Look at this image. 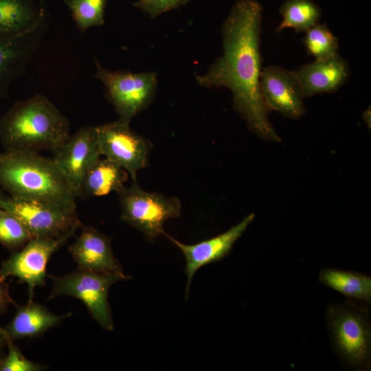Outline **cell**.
<instances>
[{"label": "cell", "mask_w": 371, "mask_h": 371, "mask_svg": "<svg viewBox=\"0 0 371 371\" xmlns=\"http://www.w3.org/2000/svg\"><path fill=\"white\" fill-rule=\"evenodd\" d=\"M262 19L259 1L237 0L223 25L222 56L206 72L197 74L196 80L202 87L229 89L233 108L248 128L264 140L279 142L260 90Z\"/></svg>", "instance_id": "obj_1"}, {"label": "cell", "mask_w": 371, "mask_h": 371, "mask_svg": "<svg viewBox=\"0 0 371 371\" xmlns=\"http://www.w3.org/2000/svg\"><path fill=\"white\" fill-rule=\"evenodd\" d=\"M0 188L13 198L76 208V197L53 159L36 152L0 153Z\"/></svg>", "instance_id": "obj_2"}, {"label": "cell", "mask_w": 371, "mask_h": 371, "mask_svg": "<svg viewBox=\"0 0 371 371\" xmlns=\"http://www.w3.org/2000/svg\"><path fill=\"white\" fill-rule=\"evenodd\" d=\"M67 118L45 96L18 101L0 120V142L5 150L54 151L70 135Z\"/></svg>", "instance_id": "obj_3"}, {"label": "cell", "mask_w": 371, "mask_h": 371, "mask_svg": "<svg viewBox=\"0 0 371 371\" xmlns=\"http://www.w3.org/2000/svg\"><path fill=\"white\" fill-rule=\"evenodd\" d=\"M368 311L351 301L332 304L326 310L328 330L336 353L348 366L368 370L371 329Z\"/></svg>", "instance_id": "obj_4"}, {"label": "cell", "mask_w": 371, "mask_h": 371, "mask_svg": "<svg viewBox=\"0 0 371 371\" xmlns=\"http://www.w3.org/2000/svg\"><path fill=\"white\" fill-rule=\"evenodd\" d=\"M121 219L142 232L153 242L164 235V225L170 218L181 216V203L177 197H169L142 189L137 181L130 187L124 186L117 192Z\"/></svg>", "instance_id": "obj_5"}, {"label": "cell", "mask_w": 371, "mask_h": 371, "mask_svg": "<svg viewBox=\"0 0 371 371\" xmlns=\"http://www.w3.org/2000/svg\"><path fill=\"white\" fill-rule=\"evenodd\" d=\"M47 276L53 282L49 300L60 296L77 298L85 304L91 317L102 328L113 330L108 293L111 285L124 280L122 278L79 268L63 276Z\"/></svg>", "instance_id": "obj_6"}, {"label": "cell", "mask_w": 371, "mask_h": 371, "mask_svg": "<svg viewBox=\"0 0 371 371\" xmlns=\"http://www.w3.org/2000/svg\"><path fill=\"white\" fill-rule=\"evenodd\" d=\"M95 65V77L104 85L106 98L113 104L119 118L130 122L153 100L157 85L155 73L111 71L103 67L97 60Z\"/></svg>", "instance_id": "obj_7"}, {"label": "cell", "mask_w": 371, "mask_h": 371, "mask_svg": "<svg viewBox=\"0 0 371 371\" xmlns=\"http://www.w3.org/2000/svg\"><path fill=\"white\" fill-rule=\"evenodd\" d=\"M0 207L17 216L33 237H71L82 226L76 210L49 203L5 196Z\"/></svg>", "instance_id": "obj_8"}, {"label": "cell", "mask_w": 371, "mask_h": 371, "mask_svg": "<svg viewBox=\"0 0 371 371\" xmlns=\"http://www.w3.org/2000/svg\"><path fill=\"white\" fill-rule=\"evenodd\" d=\"M129 122L117 120L95 126L99 151L124 169L133 181L146 168L152 143L133 131Z\"/></svg>", "instance_id": "obj_9"}, {"label": "cell", "mask_w": 371, "mask_h": 371, "mask_svg": "<svg viewBox=\"0 0 371 371\" xmlns=\"http://www.w3.org/2000/svg\"><path fill=\"white\" fill-rule=\"evenodd\" d=\"M70 238L71 236L32 238L23 247L13 251L10 256L3 261L0 276L3 279L8 276H14L21 282L26 284L29 301L32 300L34 289L43 286L45 284L46 267L50 257Z\"/></svg>", "instance_id": "obj_10"}, {"label": "cell", "mask_w": 371, "mask_h": 371, "mask_svg": "<svg viewBox=\"0 0 371 371\" xmlns=\"http://www.w3.org/2000/svg\"><path fill=\"white\" fill-rule=\"evenodd\" d=\"M52 152L53 161L76 197H79L85 175L101 155L95 126H82Z\"/></svg>", "instance_id": "obj_11"}, {"label": "cell", "mask_w": 371, "mask_h": 371, "mask_svg": "<svg viewBox=\"0 0 371 371\" xmlns=\"http://www.w3.org/2000/svg\"><path fill=\"white\" fill-rule=\"evenodd\" d=\"M260 93L267 109L286 117L297 120L306 112L302 88L294 71L278 65L262 68Z\"/></svg>", "instance_id": "obj_12"}, {"label": "cell", "mask_w": 371, "mask_h": 371, "mask_svg": "<svg viewBox=\"0 0 371 371\" xmlns=\"http://www.w3.org/2000/svg\"><path fill=\"white\" fill-rule=\"evenodd\" d=\"M47 20L20 34L0 37V101L25 71L46 31Z\"/></svg>", "instance_id": "obj_13"}, {"label": "cell", "mask_w": 371, "mask_h": 371, "mask_svg": "<svg viewBox=\"0 0 371 371\" xmlns=\"http://www.w3.org/2000/svg\"><path fill=\"white\" fill-rule=\"evenodd\" d=\"M81 227L80 235L68 248L78 268L130 279L113 255L110 238L91 226Z\"/></svg>", "instance_id": "obj_14"}, {"label": "cell", "mask_w": 371, "mask_h": 371, "mask_svg": "<svg viewBox=\"0 0 371 371\" xmlns=\"http://www.w3.org/2000/svg\"><path fill=\"white\" fill-rule=\"evenodd\" d=\"M254 217L255 214L251 213L225 232L194 245L181 243L164 233V235L178 247L185 256L186 262L185 272L187 276L186 297L195 272L200 267L218 261L226 256L236 240L242 236L254 221Z\"/></svg>", "instance_id": "obj_15"}, {"label": "cell", "mask_w": 371, "mask_h": 371, "mask_svg": "<svg viewBox=\"0 0 371 371\" xmlns=\"http://www.w3.org/2000/svg\"><path fill=\"white\" fill-rule=\"evenodd\" d=\"M294 73L306 98L337 91L347 82L350 67L337 53L328 58L304 65Z\"/></svg>", "instance_id": "obj_16"}, {"label": "cell", "mask_w": 371, "mask_h": 371, "mask_svg": "<svg viewBox=\"0 0 371 371\" xmlns=\"http://www.w3.org/2000/svg\"><path fill=\"white\" fill-rule=\"evenodd\" d=\"M71 315V313L55 315L43 305L31 300L27 304L17 307L12 319L4 327H0V332L14 341L37 337Z\"/></svg>", "instance_id": "obj_17"}, {"label": "cell", "mask_w": 371, "mask_h": 371, "mask_svg": "<svg viewBox=\"0 0 371 371\" xmlns=\"http://www.w3.org/2000/svg\"><path fill=\"white\" fill-rule=\"evenodd\" d=\"M46 20L38 0H0V37L22 33Z\"/></svg>", "instance_id": "obj_18"}, {"label": "cell", "mask_w": 371, "mask_h": 371, "mask_svg": "<svg viewBox=\"0 0 371 371\" xmlns=\"http://www.w3.org/2000/svg\"><path fill=\"white\" fill-rule=\"evenodd\" d=\"M128 173L108 158H100L85 175L79 197L100 196L112 191L117 192L128 179Z\"/></svg>", "instance_id": "obj_19"}, {"label": "cell", "mask_w": 371, "mask_h": 371, "mask_svg": "<svg viewBox=\"0 0 371 371\" xmlns=\"http://www.w3.org/2000/svg\"><path fill=\"white\" fill-rule=\"evenodd\" d=\"M319 280L346 297L368 304L371 302V278L366 274L328 268L320 271Z\"/></svg>", "instance_id": "obj_20"}, {"label": "cell", "mask_w": 371, "mask_h": 371, "mask_svg": "<svg viewBox=\"0 0 371 371\" xmlns=\"http://www.w3.org/2000/svg\"><path fill=\"white\" fill-rule=\"evenodd\" d=\"M280 13L283 19L276 31L293 28L296 32H304L318 23L322 16L321 8L313 0H286Z\"/></svg>", "instance_id": "obj_21"}, {"label": "cell", "mask_w": 371, "mask_h": 371, "mask_svg": "<svg viewBox=\"0 0 371 371\" xmlns=\"http://www.w3.org/2000/svg\"><path fill=\"white\" fill-rule=\"evenodd\" d=\"M303 39L309 55L315 60L328 58L337 53L338 38L334 35L325 23H317L308 29Z\"/></svg>", "instance_id": "obj_22"}, {"label": "cell", "mask_w": 371, "mask_h": 371, "mask_svg": "<svg viewBox=\"0 0 371 371\" xmlns=\"http://www.w3.org/2000/svg\"><path fill=\"white\" fill-rule=\"evenodd\" d=\"M107 0H65L76 26L81 31L102 25Z\"/></svg>", "instance_id": "obj_23"}, {"label": "cell", "mask_w": 371, "mask_h": 371, "mask_svg": "<svg viewBox=\"0 0 371 371\" xmlns=\"http://www.w3.org/2000/svg\"><path fill=\"white\" fill-rule=\"evenodd\" d=\"M33 236L12 212L0 207V243L16 251L23 247Z\"/></svg>", "instance_id": "obj_24"}, {"label": "cell", "mask_w": 371, "mask_h": 371, "mask_svg": "<svg viewBox=\"0 0 371 371\" xmlns=\"http://www.w3.org/2000/svg\"><path fill=\"white\" fill-rule=\"evenodd\" d=\"M5 338L8 355L0 363V371H42L47 367L27 359L14 343V340L3 335Z\"/></svg>", "instance_id": "obj_25"}, {"label": "cell", "mask_w": 371, "mask_h": 371, "mask_svg": "<svg viewBox=\"0 0 371 371\" xmlns=\"http://www.w3.org/2000/svg\"><path fill=\"white\" fill-rule=\"evenodd\" d=\"M189 0H139L134 5L150 15L156 17L162 13L175 9Z\"/></svg>", "instance_id": "obj_26"}, {"label": "cell", "mask_w": 371, "mask_h": 371, "mask_svg": "<svg viewBox=\"0 0 371 371\" xmlns=\"http://www.w3.org/2000/svg\"><path fill=\"white\" fill-rule=\"evenodd\" d=\"M10 304L16 305V303L9 293V284L6 279L0 276V315L5 313Z\"/></svg>", "instance_id": "obj_27"}, {"label": "cell", "mask_w": 371, "mask_h": 371, "mask_svg": "<svg viewBox=\"0 0 371 371\" xmlns=\"http://www.w3.org/2000/svg\"><path fill=\"white\" fill-rule=\"evenodd\" d=\"M5 338L3 334L0 332V363L4 357L5 356Z\"/></svg>", "instance_id": "obj_28"}, {"label": "cell", "mask_w": 371, "mask_h": 371, "mask_svg": "<svg viewBox=\"0 0 371 371\" xmlns=\"http://www.w3.org/2000/svg\"><path fill=\"white\" fill-rule=\"evenodd\" d=\"M370 107L367 109L363 113V118L366 123L368 126H369V128H370Z\"/></svg>", "instance_id": "obj_29"}, {"label": "cell", "mask_w": 371, "mask_h": 371, "mask_svg": "<svg viewBox=\"0 0 371 371\" xmlns=\"http://www.w3.org/2000/svg\"><path fill=\"white\" fill-rule=\"evenodd\" d=\"M5 197V195L3 194L1 188H0V205Z\"/></svg>", "instance_id": "obj_30"}]
</instances>
